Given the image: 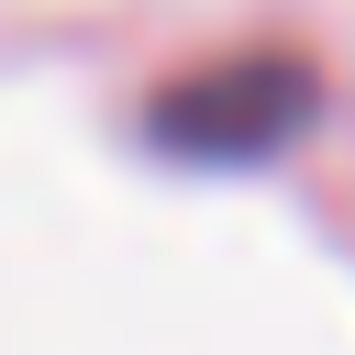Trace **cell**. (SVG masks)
I'll use <instances>...</instances> for the list:
<instances>
[{"instance_id": "1", "label": "cell", "mask_w": 355, "mask_h": 355, "mask_svg": "<svg viewBox=\"0 0 355 355\" xmlns=\"http://www.w3.org/2000/svg\"><path fill=\"white\" fill-rule=\"evenodd\" d=\"M311 111H322V78L300 55H222V67L178 78L144 111V133L166 155H189V166H266L277 144H300Z\"/></svg>"}]
</instances>
